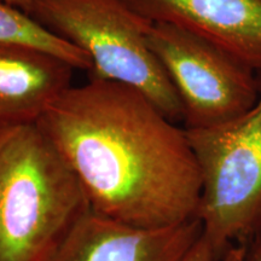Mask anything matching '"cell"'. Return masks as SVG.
<instances>
[{
	"mask_svg": "<svg viewBox=\"0 0 261 261\" xmlns=\"http://www.w3.org/2000/svg\"><path fill=\"white\" fill-rule=\"evenodd\" d=\"M38 125L77 175L94 213L139 228L197 218L202 180L187 130L138 90L90 79L71 86Z\"/></svg>",
	"mask_w": 261,
	"mask_h": 261,
	"instance_id": "6da1fadb",
	"label": "cell"
},
{
	"mask_svg": "<svg viewBox=\"0 0 261 261\" xmlns=\"http://www.w3.org/2000/svg\"><path fill=\"white\" fill-rule=\"evenodd\" d=\"M90 211L79 178L38 123L0 128V261H47Z\"/></svg>",
	"mask_w": 261,
	"mask_h": 261,
	"instance_id": "7a4b0ae2",
	"label": "cell"
},
{
	"mask_svg": "<svg viewBox=\"0 0 261 261\" xmlns=\"http://www.w3.org/2000/svg\"><path fill=\"white\" fill-rule=\"evenodd\" d=\"M21 10L86 55L91 80L128 85L171 121H182L177 91L149 47L152 22L127 0H32Z\"/></svg>",
	"mask_w": 261,
	"mask_h": 261,
	"instance_id": "3957f363",
	"label": "cell"
},
{
	"mask_svg": "<svg viewBox=\"0 0 261 261\" xmlns=\"http://www.w3.org/2000/svg\"><path fill=\"white\" fill-rule=\"evenodd\" d=\"M185 130L201 173L197 218L219 261L233 241L261 233V93L232 121Z\"/></svg>",
	"mask_w": 261,
	"mask_h": 261,
	"instance_id": "277c9868",
	"label": "cell"
},
{
	"mask_svg": "<svg viewBox=\"0 0 261 261\" xmlns=\"http://www.w3.org/2000/svg\"><path fill=\"white\" fill-rule=\"evenodd\" d=\"M148 44L177 91L185 129L227 123L259 99L257 74L240 58L188 29L152 22Z\"/></svg>",
	"mask_w": 261,
	"mask_h": 261,
	"instance_id": "5b68a950",
	"label": "cell"
},
{
	"mask_svg": "<svg viewBox=\"0 0 261 261\" xmlns=\"http://www.w3.org/2000/svg\"><path fill=\"white\" fill-rule=\"evenodd\" d=\"M202 232L198 218L139 228L90 211L47 261H182Z\"/></svg>",
	"mask_w": 261,
	"mask_h": 261,
	"instance_id": "8992f818",
	"label": "cell"
},
{
	"mask_svg": "<svg viewBox=\"0 0 261 261\" xmlns=\"http://www.w3.org/2000/svg\"><path fill=\"white\" fill-rule=\"evenodd\" d=\"M127 2L149 21L178 25L208 39L261 77V0Z\"/></svg>",
	"mask_w": 261,
	"mask_h": 261,
	"instance_id": "52a82bcc",
	"label": "cell"
},
{
	"mask_svg": "<svg viewBox=\"0 0 261 261\" xmlns=\"http://www.w3.org/2000/svg\"><path fill=\"white\" fill-rule=\"evenodd\" d=\"M74 70L42 48L0 42V128L38 123L73 86Z\"/></svg>",
	"mask_w": 261,
	"mask_h": 261,
	"instance_id": "ba28073f",
	"label": "cell"
},
{
	"mask_svg": "<svg viewBox=\"0 0 261 261\" xmlns=\"http://www.w3.org/2000/svg\"><path fill=\"white\" fill-rule=\"evenodd\" d=\"M0 42L31 45L56 55L75 69H91V62L84 52L57 38L31 16L14 6L0 4Z\"/></svg>",
	"mask_w": 261,
	"mask_h": 261,
	"instance_id": "9c48e42d",
	"label": "cell"
},
{
	"mask_svg": "<svg viewBox=\"0 0 261 261\" xmlns=\"http://www.w3.org/2000/svg\"><path fill=\"white\" fill-rule=\"evenodd\" d=\"M182 261H218L214 250L203 234L198 238Z\"/></svg>",
	"mask_w": 261,
	"mask_h": 261,
	"instance_id": "30bf717a",
	"label": "cell"
},
{
	"mask_svg": "<svg viewBox=\"0 0 261 261\" xmlns=\"http://www.w3.org/2000/svg\"><path fill=\"white\" fill-rule=\"evenodd\" d=\"M248 248L249 243H238L236 246L232 244L219 261H246Z\"/></svg>",
	"mask_w": 261,
	"mask_h": 261,
	"instance_id": "8fae6325",
	"label": "cell"
},
{
	"mask_svg": "<svg viewBox=\"0 0 261 261\" xmlns=\"http://www.w3.org/2000/svg\"><path fill=\"white\" fill-rule=\"evenodd\" d=\"M246 261H261V236L250 241Z\"/></svg>",
	"mask_w": 261,
	"mask_h": 261,
	"instance_id": "7c38bea8",
	"label": "cell"
},
{
	"mask_svg": "<svg viewBox=\"0 0 261 261\" xmlns=\"http://www.w3.org/2000/svg\"><path fill=\"white\" fill-rule=\"evenodd\" d=\"M29 2H32V0H0V4L14 6V8L21 10L24 5H27Z\"/></svg>",
	"mask_w": 261,
	"mask_h": 261,
	"instance_id": "4fadbf2b",
	"label": "cell"
}]
</instances>
